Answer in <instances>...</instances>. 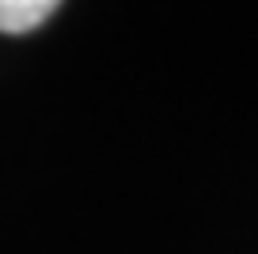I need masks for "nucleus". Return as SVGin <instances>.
Here are the masks:
<instances>
[{
  "instance_id": "1",
  "label": "nucleus",
  "mask_w": 258,
  "mask_h": 254,
  "mask_svg": "<svg viewBox=\"0 0 258 254\" xmlns=\"http://www.w3.org/2000/svg\"><path fill=\"white\" fill-rule=\"evenodd\" d=\"M61 0H0V34H27L42 27Z\"/></svg>"
}]
</instances>
